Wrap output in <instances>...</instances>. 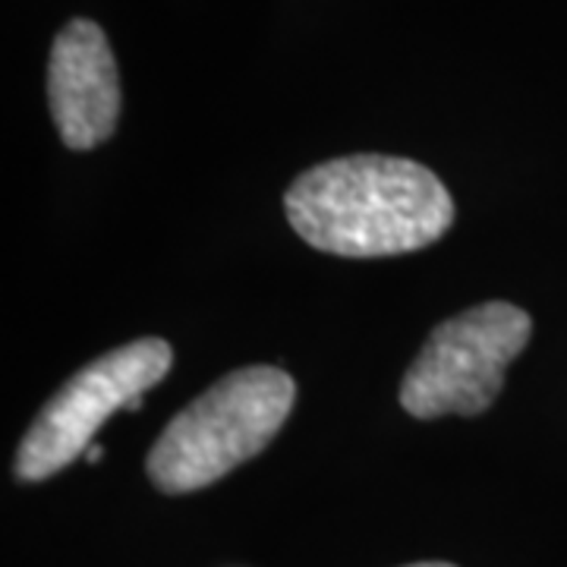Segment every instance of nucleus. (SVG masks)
Instances as JSON below:
<instances>
[{"mask_svg": "<svg viewBox=\"0 0 567 567\" xmlns=\"http://www.w3.org/2000/svg\"><path fill=\"white\" fill-rule=\"evenodd\" d=\"M290 227L312 249L344 259L404 256L454 224V199L425 164L394 155H347L316 164L284 196Z\"/></svg>", "mask_w": 567, "mask_h": 567, "instance_id": "nucleus-1", "label": "nucleus"}, {"mask_svg": "<svg viewBox=\"0 0 567 567\" xmlns=\"http://www.w3.org/2000/svg\"><path fill=\"white\" fill-rule=\"evenodd\" d=\"M297 385L275 365H246L164 425L148 451V480L167 495L212 486L252 461L287 423Z\"/></svg>", "mask_w": 567, "mask_h": 567, "instance_id": "nucleus-2", "label": "nucleus"}, {"mask_svg": "<svg viewBox=\"0 0 567 567\" xmlns=\"http://www.w3.org/2000/svg\"><path fill=\"white\" fill-rule=\"evenodd\" d=\"M533 319L520 306L492 300L442 322L401 382V406L416 420L480 416L495 404L505 369L529 344Z\"/></svg>", "mask_w": 567, "mask_h": 567, "instance_id": "nucleus-3", "label": "nucleus"}, {"mask_svg": "<svg viewBox=\"0 0 567 567\" xmlns=\"http://www.w3.org/2000/svg\"><path fill=\"white\" fill-rule=\"evenodd\" d=\"M174 350L162 338H142L107 350L80 369L44 404L22 435L13 473L22 483H41L95 445V432L117 410H140L142 394L171 372Z\"/></svg>", "mask_w": 567, "mask_h": 567, "instance_id": "nucleus-4", "label": "nucleus"}, {"mask_svg": "<svg viewBox=\"0 0 567 567\" xmlns=\"http://www.w3.org/2000/svg\"><path fill=\"white\" fill-rule=\"evenodd\" d=\"M48 104L66 148L89 152L114 136L121 117V76L102 25L70 20L48 58Z\"/></svg>", "mask_w": 567, "mask_h": 567, "instance_id": "nucleus-5", "label": "nucleus"}, {"mask_svg": "<svg viewBox=\"0 0 567 567\" xmlns=\"http://www.w3.org/2000/svg\"><path fill=\"white\" fill-rule=\"evenodd\" d=\"M102 445H92L89 447V461H92V464H99V461H102Z\"/></svg>", "mask_w": 567, "mask_h": 567, "instance_id": "nucleus-6", "label": "nucleus"}, {"mask_svg": "<svg viewBox=\"0 0 567 567\" xmlns=\"http://www.w3.org/2000/svg\"><path fill=\"white\" fill-rule=\"evenodd\" d=\"M404 567H454V565H447V561H420V565H404Z\"/></svg>", "mask_w": 567, "mask_h": 567, "instance_id": "nucleus-7", "label": "nucleus"}]
</instances>
